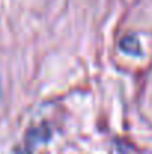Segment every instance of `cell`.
Instances as JSON below:
<instances>
[{
  "label": "cell",
  "instance_id": "6da1fadb",
  "mask_svg": "<svg viewBox=\"0 0 152 154\" xmlns=\"http://www.w3.org/2000/svg\"><path fill=\"white\" fill-rule=\"evenodd\" d=\"M121 48L125 52H131V54H137L140 47H139V41L134 36H125L121 41Z\"/></svg>",
  "mask_w": 152,
  "mask_h": 154
}]
</instances>
